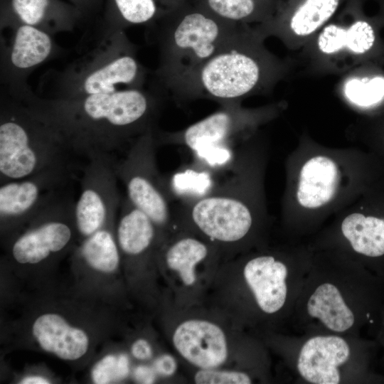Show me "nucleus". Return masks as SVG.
<instances>
[{
    "label": "nucleus",
    "instance_id": "nucleus-38",
    "mask_svg": "<svg viewBox=\"0 0 384 384\" xmlns=\"http://www.w3.org/2000/svg\"><path fill=\"white\" fill-rule=\"evenodd\" d=\"M379 16L384 25V0L382 1L381 13L379 14Z\"/></svg>",
    "mask_w": 384,
    "mask_h": 384
},
{
    "label": "nucleus",
    "instance_id": "nucleus-35",
    "mask_svg": "<svg viewBox=\"0 0 384 384\" xmlns=\"http://www.w3.org/2000/svg\"><path fill=\"white\" fill-rule=\"evenodd\" d=\"M134 357L139 360H146L152 356L153 351L149 343L143 338L135 341L131 347Z\"/></svg>",
    "mask_w": 384,
    "mask_h": 384
},
{
    "label": "nucleus",
    "instance_id": "nucleus-6",
    "mask_svg": "<svg viewBox=\"0 0 384 384\" xmlns=\"http://www.w3.org/2000/svg\"><path fill=\"white\" fill-rule=\"evenodd\" d=\"M225 171V178L216 182L207 195L182 203L178 210L183 222L210 240L235 245L250 235L255 223L250 162L243 148L235 149L234 159Z\"/></svg>",
    "mask_w": 384,
    "mask_h": 384
},
{
    "label": "nucleus",
    "instance_id": "nucleus-22",
    "mask_svg": "<svg viewBox=\"0 0 384 384\" xmlns=\"http://www.w3.org/2000/svg\"><path fill=\"white\" fill-rule=\"evenodd\" d=\"M338 182V167L331 159L325 156L311 157L301 169L297 201L306 208H320L333 198Z\"/></svg>",
    "mask_w": 384,
    "mask_h": 384
},
{
    "label": "nucleus",
    "instance_id": "nucleus-24",
    "mask_svg": "<svg viewBox=\"0 0 384 384\" xmlns=\"http://www.w3.org/2000/svg\"><path fill=\"white\" fill-rule=\"evenodd\" d=\"M341 233L358 255L370 259L384 256V219L353 213L343 220Z\"/></svg>",
    "mask_w": 384,
    "mask_h": 384
},
{
    "label": "nucleus",
    "instance_id": "nucleus-37",
    "mask_svg": "<svg viewBox=\"0 0 384 384\" xmlns=\"http://www.w3.org/2000/svg\"><path fill=\"white\" fill-rule=\"evenodd\" d=\"M21 384H48L49 380L39 375H31L24 378L20 382Z\"/></svg>",
    "mask_w": 384,
    "mask_h": 384
},
{
    "label": "nucleus",
    "instance_id": "nucleus-5",
    "mask_svg": "<svg viewBox=\"0 0 384 384\" xmlns=\"http://www.w3.org/2000/svg\"><path fill=\"white\" fill-rule=\"evenodd\" d=\"M71 154L49 124L21 101L1 90V184L48 169L71 167Z\"/></svg>",
    "mask_w": 384,
    "mask_h": 384
},
{
    "label": "nucleus",
    "instance_id": "nucleus-26",
    "mask_svg": "<svg viewBox=\"0 0 384 384\" xmlns=\"http://www.w3.org/2000/svg\"><path fill=\"white\" fill-rule=\"evenodd\" d=\"M210 246L193 236L179 237L166 248L164 260L167 267L176 272L187 286L196 279V267L210 255Z\"/></svg>",
    "mask_w": 384,
    "mask_h": 384
},
{
    "label": "nucleus",
    "instance_id": "nucleus-1",
    "mask_svg": "<svg viewBox=\"0 0 384 384\" xmlns=\"http://www.w3.org/2000/svg\"><path fill=\"white\" fill-rule=\"evenodd\" d=\"M11 95L63 139L73 154H110L157 128L164 92L130 88L75 98L41 97L26 85Z\"/></svg>",
    "mask_w": 384,
    "mask_h": 384
},
{
    "label": "nucleus",
    "instance_id": "nucleus-19",
    "mask_svg": "<svg viewBox=\"0 0 384 384\" xmlns=\"http://www.w3.org/2000/svg\"><path fill=\"white\" fill-rule=\"evenodd\" d=\"M84 19L76 7L62 0H1V24L18 22L53 35L72 31Z\"/></svg>",
    "mask_w": 384,
    "mask_h": 384
},
{
    "label": "nucleus",
    "instance_id": "nucleus-36",
    "mask_svg": "<svg viewBox=\"0 0 384 384\" xmlns=\"http://www.w3.org/2000/svg\"><path fill=\"white\" fill-rule=\"evenodd\" d=\"M134 377L140 383H152L155 380V374L148 366H139L134 371Z\"/></svg>",
    "mask_w": 384,
    "mask_h": 384
},
{
    "label": "nucleus",
    "instance_id": "nucleus-11",
    "mask_svg": "<svg viewBox=\"0 0 384 384\" xmlns=\"http://www.w3.org/2000/svg\"><path fill=\"white\" fill-rule=\"evenodd\" d=\"M311 263L288 262L272 254L255 255L244 264L242 275L258 310L289 320Z\"/></svg>",
    "mask_w": 384,
    "mask_h": 384
},
{
    "label": "nucleus",
    "instance_id": "nucleus-34",
    "mask_svg": "<svg viewBox=\"0 0 384 384\" xmlns=\"http://www.w3.org/2000/svg\"><path fill=\"white\" fill-rule=\"evenodd\" d=\"M154 368L160 375L169 376L174 373L176 363L174 358L169 355H163L154 362Z\"/></svg>",
    "mask_w": 384,
    "mask_h": 384
},
{
    "label": "nucleus",
    "instance_id": "nucleus-18",
    "mask_svg": "<svg viewBox=\"0 0 384 384\" xmlns=\"http://www.w3.org/2000/svg\"><path fill=\"white\" fill-rule=\"evenodd\" d=\"M180 355L201 369L216 368L228 358V344L222 329L206 320L191 319L180 324L173 334Z\"/></svg>",
    "mask_w": 384,
    "mask_h": 384
},
{
    "label": "nucleus",
    "instance_id": "nucleus-2",
    "mask_svg": "<svg viewBox=\"0 0 384 384\" xmlns=\"http://www.w3.org/2000/svg\"><path fill=\"white\" fill-rule=\"evenodd\" d=\"M373 277L360 265L311 262L289 319L294 336L364 339L363 329L374 321L377 307Z\"/></svg>",
    "mask_w": 384,
    "mask_h": 384
},
{
    "label": "nucleus",
    "instance_id": "nucleus-29",
    "mask_svg": "<svg viewBox=\"0 0 384 384\" xmlns=\"http://www.w3.org/2000/svg\"><path fill=\"white\" fill-rule=\"evenodd\" d=\"M215 173L193 163L191 166L174 174L165 179V186L169 198L175 197L186 203L207 195L215 186Z\"/></svg>",
    "mask_w": 384,
    "mask_h": 384
},
{
    "label": "nucleus",
    "instance_id": "nucleus-3",
    "mask_svg": "<svg viewBox=\"0 0 384 384\" xmlns=\"http://www.w3.org/2000/svg\"><path fill=\"white\" fill-rule=\"evenodd\" d=\"M265 39L255 26H244L218 52L165 92L178 102L203 98L222 106L271 90L289 75L296 63L270 52Z\"/></svg>",
    "mask_w": 384,
    "mask_h": 384
},
{
    "label": "nucleus",
    "instance_id": "nucleus-8",
    "mask_svg": "<svg viewBox=\"0 0 384 384\" xmlns=\"http://www.w3.org/2000/svg\"><path fill=\"white\" fill-rule=\"evenodd\" d=\"M146 69L137 58V48L124 30L100 39L87 54L51 78L48 97L75 98L144 88Z\"/></svg>",
    "mask_w": 384,
    "mask_h": 384
},
{
    "label": "nucleus",
    "instance_id": "nucleus-10",
    "mask_svg": "<svg viewBox=\"0 0 384 384\" xmlns=\"http://www.w3.org/2000/svg\"><path fill=\"white\" fill-rule=\"evenodd\" d=\"M157 128L131 143L126 156L115 162V172L125 186L129 201L163 231L171 223V213L164 178L157 167Z\"/></svg>",
    "mask_w": 384,
    "mask_h": 384
},
{
    "label": "nucleus",
    "instance_id": "nucleus-33",
    "mask_svg": "<svg viewBox=\"0 0 384 384\" xmlns=\"http://www.w3.org/2000/svg\"><path fill=\"white\" fill-rule=\"evenodd\" d=\"M68 3L76 7L82 14L85 19L92 16L101 8L105 0H67Z\"/></svg>",
    "mask_w": 384,
    "mask_h": 384
},
{
    "label": "nucleus",
    "instance_id": "nucleus-13",
    "mask_svg": "<svg viewBox=\"0 0 384 384\" xmlns=\"http://www.w3.org/2000/svg\"><path fill=\"white\" fill-rule=\"evenodd\" d=\"M87 159L74 208L76 229L84 239L101 229L112 227L122 203L116 161L112 155L97 154Z\"/></svg>",
    "mask_w": 384,
    "mask_h": 384
},
{
    "label": "nucleus",
    "instance_id": "nucleus-14",
    "mask_svg": "<svg viewBox=\"0 0 384 384\" xmlns=\"http://www.w3.org/2000/svg\"><path fill=\"white\" fill-rule=\"evenodd\" d=\"M276 106L260 109L242 107L240 102L220 106V109L206 118L176 132L157 128L155 132L158 146L179 145L191 151L213 144L235 147L236 141L258 124L272 117Z\"/></svg>",
    "mask_w": 384,
    "mask_h": 384
},
{
    "label": "nucleus",
    "instance_id": "nucleus-25",
    "mask_svg": "<svg viewBox=\"0 0 384 384\" xmlns=\"http://www.w3.org/2000/svg\"><path fill=\"white\" fill-rule=\"evenodd\" d=\"M100 39L129 26L151 23L164 14L156 0H107Z\"/></svg>",
    "mask_w": 384,
    "mask_h": 384
},
{
    "label": "nucleus",
    "instance_id": "nucleus-9",
    "mask_svg": "<svg viewBox=\"0 0 384 384\" xmlns=\"http://www.w3.org/2000/svg\"><path fill=\"white\" fill-rule=\"evenodd\" d=\"M364 341L336 334L294 336V373L311 384L358 381L364 372Z\"/></svg>",
    "mask_w": 384,
    "mask_h": 384
},
{
    "label": "nucleus",
    "instance_id": "nucleus-20",
    "mask_svg": "<svg viewBox=\"0 0 384 384\" xmlns=\"http://www.w3.org/2000/svg\"><path fill=\"white\" fill-rule=\"evenodd\" d=\"M32 333L42 349L63 360H77L88 350L87 334L57 314H43L36 318Z\"/></svg>",
    "mask_w": 384,
    "mask_h": 384
},
{
    "label": "nucleus",
    "instance_id": "nucleus-27",
    "mask_svg": "<svg viewBox=\"0 0 384 384\" xmlns=\"http://www.w3.org/2000/svg\"><path fill=\"white\" fill-rule=\"evenodd\" d=\"M277 0H204L205 9L225 21L260 24L272 14ZM254 25V26H255Z\"/></svg>",
    "mask_w": 384,
    "mask_h": 384
},
{
    "label": "nucleus",
    "instance_id": "nucleus-15",
    "mask_svg": "<svg viewBox=\"0 0 384 384\" xmlns=\"http://www.w3.org/2000/svg\"><path fill=\"white\" fill-rule=\"evenodd\" d=\"M71 167L43 171L0 186L1 228L11 231L26 225L44 207L66 190Z\"/></svg>",
    "mask_w": 384,
    "mask_h": 384
},
{
    "label": "nucleus",
    "instance_id": "nucleus-23",
    "mask_svg": "<svg viewBox=\"0 0 384 384\" xmlns=\"http://www.w3.org/2000/svg\"><path fill=\"white\" fill-rule=\"evenodd\" d=\"M119 210L120 217L116 228L119 250L128 257H141L151 250L160 230L127 197L122 198Z\"/></svg>",
    "mask_w": 384,
    "mask_h": 384
},
{
    "label": "nucleus",
    "instance_id": "nucleus-4",
    "mask_svg": "<svg viewBox=\"0 0 384 384\" xmlns=\"http://www.w3.org/2000/svg\"><path fill=\"white\" fill-rule=\"evenodd\" d=\"M179 3L156 20L159 23L154 31L159 50L155 85L164 93L171 84L218 52L245 26L219 18L200 4L190 7Z\"/></svg>",
    "mask_w": 384,
    "mask_h": 384
},
{
    "label": "nucleus",
    "instance_id": "nucleus-21",
    "mask_svg": "<svg viewBox=\"0 0 384 384\" xmlns=\"http://www.w3.org/2000/svg\"><path fill=\"white\" fill-rule=\"evenodd\" d=\"M336 90L351 106L364 110L384 105V65L362 64L341 75Z\"/></svg>",
    "mask_w": 384,
    "mask_h": 384
},
{
    "label": "nucleus",
    "instance_id": "nucleus-16",
    "mask_svg": "<svg viewBox=\"0 0 384 384\" xmlns=\"http://www.w3.org/2000/svg\"><path fill=\"white\" fill-rule=\"evenodd\" d=\"M342 0H277L265 22L255 25L265 38L275 37L298 51L334 16Z\"/></svg>",
    "mask_w": 384,
    "mask_h": 384
},
{
    "label": "nucleus",
    "instance_id": "nucleus-30",
    "mask_svg": "<svg viewBox=\"0 0 384 384\" xmlns=\"http://www.w3.org/2000/svg\"><path fill=\"white\" fill-rule=\"evenodd\" d=\"M235 147L213 144L198 147L192 151L195 163L215 173L225 171L233 162Z\"/></svg>",
    "mask_w": 384,
    "mask_h": 384
},
{
    "label": "nucleus",
    "instance_id": "nucleus-32",
    "mask_svg": "<svg viewBox=\"0 0 384 384\" xmlns=\"http://www.w3.org/2000/svg\"><path fill=\"white\" fill-rule=\"evenodd\" d=\"M197 384H250L249 374L240 371L218 370L215 368L201 369L194 376Z\"/></svg>",
    "mask_w": 384,
    "mask_h": 384
},
{
    "label": "nucleus",
    "instance_id": "nucleus-12",
    "mask_svg": "<svg viewBox=\"0 0 384 384\" xmlns=\"http://www.w3.org/2000/svg\"><path fill=\"white\" fill-rule=\"evenodd\" d=\"M75 203L65 190L44 207L13 240L11 255L21 265H36L60 254L73 241L77 230Z\"/></svg>",
    "mask_w": 384,
    "mask_h": 384
},
{
    "label": "nucleus",
    "instance_id": "nucleus-28",
    "mask_svg": "<svg viewBox=\"0 0 384 384\" xmlns=\"http://www.w3.org/2000/svg\"><path fill=\"white\" fill-rule=\"evenodd\" d=\"M112 229L108 227L97 231L84 239L78 249L82 262L97 272L111 273L119 265V250Z\"/></svg>",
    "mask_w": 384,
    "mask_h": 384
},
{
    "label": "nucleus",
    "instance_id": "nucleus-7",
    "mask_svg": "<svg viewBox=\"0 0 384 384\" xmlns=\"http://www.w3.org/2000/svg\"><path fill=\"white\" fill-rule=\"evenodd\" d=\"M380 17L358 9L335 16L297 52L293 59L306 73L343 75L367 63L384 65L383 26Z\"/></svg>",
    "mask_w": 384,
    "mask_h": 384
},
{
    "label": "nucleus",
    "instance_id": "nucleus-31",
    "mask_svg": "<svg viewBox=\"0 0 384 384\" xmlns=\"http://www.w3.org/2000/svg\"><path fill=\"white\" fill-rule=\"evenodd\" d=\"M129 370V359L125 354H109L94 366L91 377L94 383L107 384L124 379Z\"/></svg>",
    "mask_w": 384,
    "mask_h": 384
},
{
    "label": "nucleus",
    "instance_id": "nucleus-17",
    "mask_svg": "<svg viewBox=\"0 0 384 384\" xmlns=\"http://www.w3.org/2000/svg\"><path fill=\"white\" fill-rule=\"evenodd\" d=\"M6 26L12 30V36L1 53V81L4 87L14 89L26 85L28 75L60 48L52 35L40 28L18 22L1 25Z\"/></svg>",
    "mask_w": 384,
    "mask_h": 384
}]
</instances>
